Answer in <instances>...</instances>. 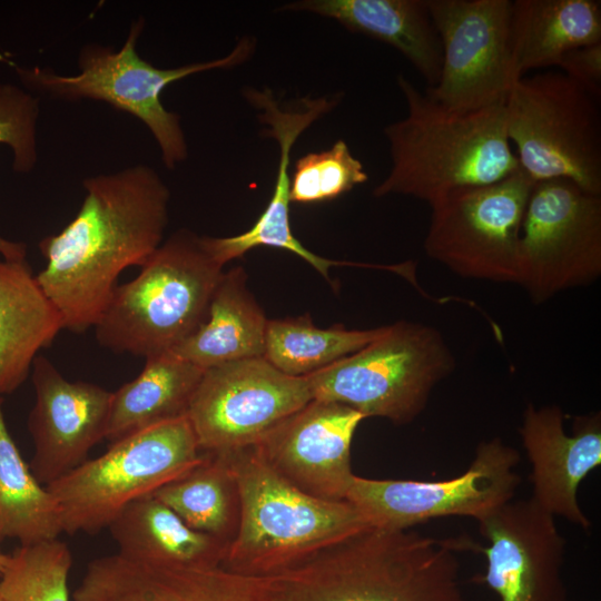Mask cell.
<instances>
[{
	"label": "cell",
	"mask_w": 601,
	"mask_h": 601,
	"mask_svg": "<svg viewBox=\"0 0 601 601\" xmlns=\"http://www.w3.org/2000/svg\"><path fill=\"white\" fill-rule=\"evenodd\" d=\"M83 187L75 218L39 243L47 264L36 275L73 333L96 325L119 275L148 259L168 223L169 190L148 166L91 177Z\"/></svg>",
	"instance_id": "6da1fadb"
},
{
	"label": "cell",
	"mask_w": 601,
	"mask_h": 601,
	"mask_svg": "<svg viewBox=\"0 0 601 601\" xmlns=\"http://www.w3.org/2000/svg\"><path fill=\"white\" fill-rule=\"evenodd\" d=\"M464 539L368 526L260 578L266 601H464Z\"/></svg>",
	"instance_id": "7a4b0ae2"
},
{
	"label": "cell",
	"mask_w": 601,
	"mask_h": 601,
	"mask_svg": "<svg viewBox=\"0 0 601 601\" xmlns=\"http://www.w3.org/2000/svg\"><path fill=\"white\" fill-rule=\"evenodd\" d=\"M397 86L407 112L384 128L392 167L373 190L375 197L411 196L431 206L450 193L494 184L520 169L506 134L505 104L451 110L403 75Z\"/></svg>",
	"instance_id": "3957f363"
},
{
	"label": "cell",
	"mask_w": 601,
	"mask_h": 601,
	"mask_svg": "<svg viewBox=\"0 0 601 601\" xmlns=\"http://www.w3.org/2000/svg\"><path fill=\"white\" fill-rule=\"evenodd\" d=\"M236 476L240 518L221 568L242 575L285 571L368 526L347 500L312 496L287 482L255 446L224 454Z\"/></svg>",
	"instance_id": "277c9868"
},
{
	"label": "cell",
	"mask_w": 601,
	"mask_h": 601,
	"mask_svg": "<svg viewBox=\"0 0 601 601\" xmlns=\"http://www.w3.org/2000/svg\"><path fill=\"white\" fill-rule=\"evenodd\" d=\"M223 267L203 236L178 230L134 279L117 285L93 326L97 342L145 358L170 352L204 323Z\"/></svg>",
	"instance_id": "5b68a950"
},
{
	"label": "cell",
	"mask_w": 601,
	"mask_h": 601,
	"mask_svg": "<svg viewBox=\"0 0 601 601\" xmlns=\"http://www.w3.org/2000/svg\"><path fill=\"white\" fill-rule=\"evenodd\" d=\"M455 365L435 327L400 321L365 347L306 377L313 400L405 425L425 410L433 390Z\"/></svg>",
	"instance_id": "8992f818"
},
{
	"label": "cell",
	"mask_w": 601,
	"mask_h": 601,
	"mask_svg": "<svg viewBox=\"0 0 601 601\" xmlns=\"http://www.w3.org/2000/svg\"><path fill=\"white\" fill-rule=\"evenodd\" d=\"M205 459L186 416L111 443L102 455L51 482L63 532L95 534L132 501L187 474Z\"/></svg>",
	"instance_id": "52a82bcc"
},
{
	"label": "cell",
	"mask_w": 601,
	"mask_h": 601,
	"mask_svg": "<svg viewBox=\"0 0 601 601\" xmlns=\"http://www.w3.org/2000/svg\"><path fill=\"white\" fill-rule=\"evenodd\" d=\"M506 134L535 183L570 180L601 195V109L561 71L518 79L505 101Z\"/></svg>",
	"instance_id": "ba28073f"
},
{
	"label": "cell",
	"mask_w": 601,
	"mask_h": 601,
	"mask_svg": "<svg viewBox=\"0 0 601 601\" xmlns=\"http://www.w3.org/2000/svg\"><path fill=\"white\" fill-rule=\"evenodd\" d=\"M142 27V21L135 22L117 51L100 46L83 48L78 75L61 76L39 68L18 71L28 86L50 96L101 100L135 116L157 140L166 167L174 168L187 157V145L179 116L161 104L162 90L190 75L245 62L254 52L255 40L249 37L240 39L229 55L219 59L160 69L141 59L136 51Z\"/></svg>",
	"instance_id": "9c48e42d"
},
{
	"label": "cell",
	"mask_w": 601,
	"mask_h": 601,
	"mask_svg": "<svg viewBox=\"0 0 601 601\" xmlns=\"http://www.w3.org/2000/svg\"><path fill=\"white\" fill-rule=\"evenodd\" d=\"M601 275V195L565 179L533 184L518 250L516 285L533 304Z\"/></svg>",
	"instance_id": "30bf717a"
},
{
	"label": "cell",
	"mask_w": 601,
	"mask_h": 601,
	"mask_svg": "<svg viewBox=\"0 0 601 601\" xmlns=\"http://www.w3.org/2000/svg\"><path fill=\"white\" fill-rule=\"evenodd\" d=\"M533 184L520 168L497 183L436 200L424 239L426 256L464 278L515 284L521 227Z\"/></svg>",
	"instance_id": "8fae6325"
},
{
	"label": "cell",
	"mask_w": 601,
	"mask_h": 601,
	"mask_svg": "<svg viewBox=\"0 0 601 601\" xmlns=\"http://www.w3.org/2000/svg\"><path fill=\"white\" fill-rule=\"evenodd\" d=\"M519 452L502 439L482 441L467 470L451 480H375L355 475L346 500L371 526L406 530L444 516L483 518L512 500L521 482Z\"/></svg>",
	"instance_id": "7c38bea8"
},
{
	"label": "cell",
	"mask_w": 601,
	"mask_h": 601,
	"mask_svg": "<svg viewBox=\"0 0 601 601\" xmlns=\"http://www.w3.org/2000/svg\"><path fill=\"white\" fill-rule=\"evenodd\" d=\"M312 400L306 376L248 358L205 370L187 417L201 452L227 454L256 445Z\"/></svg>",
	"instance_id": "4fadbf2b"
},
{
	"label": "cell",
	"mask_w": 601,
	"mask_h": 601,
	"mask_svg": "<svg viewBox=\"0 0 601 601\" xmlns=\"http://www.w3.org/2000/svg\"><path fill=\"white\" fill-rule=\"evenodd\" d=\"M442 46L437 83L426 93L451 110L503 105L518 80L511 58L510 0H427Z\"/></svg>",
	"instance_id": "5bb4252c"
},
{
	"label": "cell",
	"mask_w": 601,
	"mask_h": 601,
	"mask_svg": "<svg viewBox=\"0 0 601 601\" xmlns=\"http://www.w3.org/2000/svg\"><path fill=\"white\" fill-rule=\"evenodd\" d=\"M554 518L529 497L512 499L476 520L490 545L467 541V550H479L487 562L474 581L501 601H569L562 578L565 540Z\"/></svg>",
	"instance_id": "9a60e30c"
},
{
	"label": "cell",
	"mask_w": 601,
	"mask_h": 601,
	"mask_svg": "<svg viewBox=\"0 0 601 601\" xmlns=\"http://www.w3.org/2000/svg\"><path fill=\"white\" fill-rule=\"evenodd\" d=\"M364 418L346 405L312 400L254 446L298 490L323 500H346L355 477L351 445Z\"/></svg>",
	"instance_id": "2e32d148"
},
{
	"label": "cell",
	"mask_w": 601,
	"mask_h": 601,
	"mask_svg": "<svg viewBox=\"0 0 601 601\" xmlns=\"http://www.w3.org/2000/svg\"><path fill=\"white\" fill-rule=\"evenodd\" d=\"M36 402L28 428L35 445L29 469L47 486L88 460L105 439L112 392L70 382L45 356L32 363Z\"/></svg>",
	"instance_id": "e0dca14e"
},
{
	"label": "cell",
	"mask_w": 601,
	"mask_h": 601,
	"mask_svg": "<svg viewBox=\"0 0 601 601\" xmlns=\"http://www.w3.org/2000/svg\"><path fill=\"white\" fill-rule=\"evenodd\" d=\"M564 413L556 405L529 404L520 435L532 470L531 499L553 516L587 530L591 521L578 501L583 479L601 464L600 414L575 420L573 433L564 428Z\"/></svg>",
	"instance_id": "ac0fdd59"
},
{
	"label": "cell",
	"mask_w": 601,
	"mask_h": 601,
	"mask_svg": "<svg viewBox=\"0 0 601 601\" xmlns=\"http://www.w3.org/2000/svg\"><path fill=\"white\" fill-rule=\"evenodd\" d=\"M72 601H266L260 577L169 566L119 553L91 560Z\"/></svg>",
	"instance_id": "d6986e66"
},
{
	"label": "cell",
	"mask_w": 601,
	"mask_h": 601,
	"mask_svg": "<svg viewBox=\"0 0 601 601\" xmlns=\"http://www.w3.org/2000/svg\"><path fill=\"white\" fill-rule=\"evenodd\" d=\"M280 10L307 11L337 21L400 51L434 87L442 69V46L427 0H302Z\"/></svg>",
	"instance_id": "ffe728a7"
},
{
	"label": "cell",
	"mask_w": 601,
	"mask_h": 601,
	"mask_svg": "<svg viewBox=\"0 0 601 601\" xmlns=\"http://www.w3.org/2000/svg\"><path fill=\"white\" fill-rule=\"evenodd\" d=\"M63 329L27 260L0 259V396L28 377L40 349Z\"/></svg>",
	"instance_id": "44dd1931"
},
{
	"label": "cell",
	"mask_w": 601,
	"mask_h": 601,
	"mask_svg": "<svg viewBox=\"0 0 601 601\" xmlns=\"http://www.w3.org/2000/svg\"><path fill=\"white\" fill-rule=\"evenodd\" d=\"M267 318L242 267L223 273L204 323L170 353L201 370L263 357Z\"/></svg>",
	"instance_id": "7402d4cb"
},
{
	"label": "cell",
	"mask_w": 601,
	"mask_h": 601,
	"mask_svg": "<svg viewBox=\"0 0 601 601\" xmlns=\"http://www.w3.org/2000/svg\"><path fill=\"white\" fill-rule=\"evenodd\" d=\"M108 529L120 555L146 563L217 568L227 550L221 541L188 526L154 494L129 503Z\"/></svg>",
	"instance_id": "603a6c76"
},
{
	"label": "cell",
	"mask_w": 601,
	"mask_h": 601,
	"mask_svg": "<svg viewBox=\"0 0 601 601\" xmlns=\"http://www.w3.org/2000/svg\"><path fill=\"white\" fill-rule=\"evenodd\" d=\"M516 79L555 66L568 51L601 42V2L597 0H515L510 22Z\"/></svg>",
	"instance_id": "cb8c5ba5"
},
{
	"label": "cell",
	"mask_w": 601,
	"mask_h": 601,
	"mask_svg": "<svg viewBox=\"0 0 601 601\" xmlns=\"http://www.w3.org/2000/svg\"><path fill=\"white\" fill-rule=\"evenodd\" d=\"M203 374L170 352L146 358L139 375L112 392L105 439L114 443L186 416Z\"/></svg>",
	"instance_id": "d4e9b609"
},
{
	"label": "cell",
	"mask_w": 601,
	"mask_h": 601,
	"mask_svg": "<svg viewBox=\"0 0 601 601\" xmlns=\"http://www.w3.org/2000/svg\"><path fill=\"white\" fill-rule=\"evenodd\" d=\"M204 454L200 464L152 494L188 526L228 546L237 533L240 518L236 476L226 455Z\"/></svg>",
	"instance_id": "484cf974"
},
{
	"label": "cell",
	"mask_w": 601,
	"mask_h": 601,
	"mask_svg": "<svg viewBox=\"0 0 601 601\" xmlns=\"http://www.w3.org/2000/svg\"><path fill=\"white\" fill-rule=\"evenodd\" d=\"M2 403L0 396V539L13 538L21 544L57 539L63 532L60 508L20 455Z\"/></svg>",
	"instance_id": "4316f807"
},
{
	"label": "cell",
	"mask_w": 601,
	"mask_h": 601,
	"mask_svg": "<svg viewBox=\"0 0 601 601\" xmlns=\"http://www.w3.org/2000/svg\"><path fill=\"white\" fill-rule=\"evenodd\" d=\"M384 328H321L308 315L268 319L263 357L286 375L305 377L365 347Z\"/></svg>",
	"instance_id": "83f0119b"
},
{
	"label": "cell",
	"mask_w": 601,
	"mask_h": 601,
	"mask_svg": "<svg viewBox=\"0 0 601 601\" xmlns=\"http://www.w3.org/2000/svg\"><path fill=\"white\" fill-rule=\"evenodd\" d=\"M290 176L286 168L277 170L273 195L256 223L246 231L229 237L203 236L209 254L220 264L242 257L253 248L266 246L290 252L308 263L328 283L329 268L334 266H362L384 268L386 265H366L332 260L307 249L293 234L289 223Z\"/></svg>",
	"instance_id": "f1b7e54d"
},
{
	"label": "cell",
	"mask_w": 601,
	"mask_h": 601,
	"mask_svg": "<svg viewBox=\"0 0 601 601\" xmlns=\"http://www.w3.org/2000/svg\"><path fill=\"white\" fill-rule=\"evenodd\" d=\"M72 555L57 539L21 544L8 554L0 575L2 601H70L68 575Z\"/></svg>",
	"instance_id": "f546056e"
},
{
	"label": "cell",
	"mask_w": 601,
	"mask_h": 601,
	"mask_svg": "<svg viewBox=\"0 0 601 601\" xmlns=\"http://www.w3.org/2000/svg\"><path fill=\"white\" fill-rule=\"evenodd\" d=\"M367 179L363 164L344 140H337L329 149L309 152L296 160L289 199L297 204L331 201Z\"/></svg>",
	"instance_id": "4dcf8cb0"
},
{
	"label": "cell",
	"mask_w": 601,
	"mask_h": 601,
	"mask_svg": "<svg viewBox=\"0 0 601 601\" xmlns=\"http://www.w3.org/2000/svg\"><path fill=\"white\" fill-rule=\"evenodd\" d=\"M37 100L11 85L0 86V142L13 151V168L29 171L37 159L36 120ZM26 245L0 236V255L7 260L26 259Z\"/></svg>",
	"instance_id": "1f68e13d"
},
{
	"label": "cell",
	"mask_w": 601,
	"mask_h": 601,
	"mask_svg": "<svg viewBox=\"0 0 601 601\" xmlns=\"http://www.w3.org/2000/svg\"><path fill=\"white\" fill-rule=\"evenodd\" d=\"M564 75L592 96H601V42L574 48L556 62Z\"/></svg>",
	"instance_id": "d6a6232c"
},
{
	"label": "cell",
	"mask_w": 601,
	"mask_h": 601,
	"mask_svg": "<svg viewBox=\"0 0 601 601\" xmlns=\"http://www.w3.org/2000/svg\"><path fill=\"white\" fill-rule=\"evenodd\" d=\"M8 554H4L0 549V575L6 566Z\"/></svg>",
	"instance_id": "836d02e7"
},
{
	"label": "cell",
	"mask_w": 601,
	"mask_h": 601,
	"mask_svg": "<svg viewBox=\"0 0 601 601\" xmlns=\"http://www.w3.org/2000/svg\"><path fill=\"white\" fill-rule=\"evenodd\" d=\"M0 601H2V600L0 599Z\"/></svg>",
	"instance_id": "e575fe53"
}]
</instances>
